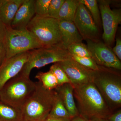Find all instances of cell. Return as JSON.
Segmentation results:
<instances>
[{
    "instance_id": "cell-21",
    "label": "cell",
    "mask_w": 121,
    "mask_h": 121,
    "mask_svg": "<svg viewBox=\"0 0 121 121\" xmlns=\"http://www.w3.org/2000/svg\"><path fill=\"white\" fill-rule=\"evenodd\" d=\"M80 3L84 5L91 15L95 23L100 29L102 25L101 13L97 0H79Z\"/></svg>"
},
{
    "instance_id": "cell-32",
    "label": "cell",
    "mask_w": 121,
    "mask_h": 121,
    "mask_svg": "<svg viewBox=\"0 0 121 121\" xmlns=\"http://www.w3.org/2000/svg\"><path fill=\"white\" fill-rule=\"evenodd\" d=\"M71 119L66 118H56L48 117L44 121H70Z\"/></svg>"
},
{
    "instance_id": "cell-29",
    "label": "cell",
    "mask_w": 121,
    "mask_h": 121,
    "mask_svg": "<svg viewBox=\"0 0 121 121\" xmlns=\"http://www.w3.org/2000/svg\"><path fill=\"white\" fill-rule=\"evenodd\" d=\"M6 51L4 43H0V66L6 58Z\"/></svg>"
},
{
    "instance_id": "cell-2",
    "label": "cell",
    "mask_w": 121,
    "mask_h": 121,
    "mask_svg": "<svg viewBox=\"0 0 121 121\" xmlns=\"http://www.w3.org/2000/svg\"><path fill=\"white\" fill-rule=\"evenodd\" d=\"M92 82L113 112L121 107L120 70L99 66L98 70L93 71Z\"/></svg>"
},
{
    "instance_id": "cell-14",
    "label": "cell",
    "mask_w": 121,
    "mask_h": 121,
    "mask_svg": "<svg viewBox=\"0 0 121 121\" xmlns=\"http://www.w3.org/2000/svg\"><path fill=\"white\" fill-rule=\"evenodd\" d=\"M54 90L61 99L71 118L79 115L74 100V88L72 84L65 83L59 86Z\"/></svg>"
},
{
    "instance_id": "cell-6",
    "label": "cell",
    "mask_w": 121,
    "mask_h": 121,
    "mask_svg": "<svg viewBox=\"0 0 121 121\" xmlns=\"http://www.w3.org/2000/svg\"><path fill=\"white\" fill-rule=\"evenodd\" d=\"M71 55L62 44L29 51V58L19 73L30 77L32 70L70 58Z\"/></svg>"
},
{
    "instance_id": "cell-4",
    "label": "cell",
    "mask_w": 121,
    "mask_h": 121,
    "mask_svg": "<svg viewBox=\"0 0 121 121\" xmlns=\"http://www.w3.org/2000/svg\"><path fill=\"white\" fill-rule=\"evenodd\" d=\"M35 82L19 73L8 80L0 90V100L21 109L35 88Z\"/></svg>"
},
{
    "instance_id": "cell-34",
    "label": "cell",
    "mask_w": 121,
    "mask_h": 121,
    "mask_svg": "<svg viewBox=\"0 0 121 121\" xmlns=\"http://www.w3.org/2000/svg\"></svg>"
},
{
    "instance_id": "cell-5",
    "label": "cell",
    "mask_w": 121,
    "mask_h": 121,
    "mask_svg": "<svg viewBox=\"0 0 121 121\" xmlns=\"http://www.w3.org/2000/svg\"><path fill=\"white\" fill-rule=\"evenodd\" d=\"M26 29L43 48L62 44L59 20L56 19L35 15Z\"/></svg>"
},
{
    "instance_id": "cell-18",
    "label": "cell",
    "mask_w": 121,
    "mask_h": 121,
    "mask_svg": "<svg viewBox=\"0 0 121 121\" xmlns=\"http://www.w3.org/2000/svg\"><path fill=\"white\" fill-rule=\"evenodd\" d=\"M0 121H23L22 110L0 100Z\"/></svg>"
},
{
    "instance_id": "cell-30",
    "label": "cell",
    "mask_w": 121,
    "mask_h": 121,
    "mask_svg": "<svg viewBox=\"0 0 121 121\" xmlns=\"http://www.w3.org/2000/svg\"><path fill=\"white\" fill-rule=\"evenodd\" d=\"M6 29V26L0 22V43H3L4 41Z\"/></svg>"
},
{
    "instance_id": "cell-10",
    "label": "cell",
    "mask_w": 121,
    "mask_h": 121,
    "mask_svg": "<svg viewBox=\"0 0 121 121\" xmlns=\"http://www.w3.org/2000/svg\"><path fill=\"white\" fill-rule=\"evenodd\" d=\"M73 22L83 40H100L99 29L86 7L81 3L78 6Z\"/></svg>"
},
{
    "instance_id": "cell-12",
    "label": "cell",
    "mask_w": 121,
    "mask_h": 121,
    "mask_svg": "<svg viewBox=\"0 0 121 121\" xmlns=\"http://www.w3.org/2000/svg\"><path fill=\"white\" fill-rule=\"evenodd\" d=\"M29 51L5 60L0 66V90L8 80L18 74L29 58Z\"/></svg>"
},
{
    "instance_id": "cell-20",
    "label": "cell",
    "mask_w": 121,
    "mask_h": 121,
    "mask_svg": "<svg viewBox=\"0 0 121 121\" xmlns=\"http://www.w3.org/2000/svg\"><path fill=\"white\" fill-rule=\"evenodd\" d=\"M35 78L39 79L43 86L48 90H54L59 86L56 77L50 70L47 72H39Z\"/></svg>"
},
{
    "instance_id": "cell-27",
    "label": "cell",
    "mask_w": 121,
    "mask_h": 121,
    "mask_svg": "<svg viewBox=\"0 0 121 121\" xmlns=\"http://www.w3.org/2000/svg\"><path fill=\"white\" fill-rule=\"evenodd\" d=\"M112 50L117 58L121 61V39L120 38L118 37L116 39L115 46L113 48Z\"/></svg>"
},
{
    "instance_id": "cell-24",
    "label": "cell",
    "mask_w": 121,
    "mask_h": 121,
    "mask_svg": "<svg viewBox=\"0 0 121 121\" xmlns=\"http://www.w3.org/2000/svg\"><path fill=\"white\" fill-rule=\"evenodd\" d=\"M51 0H35V15L42 17H48V8Z\"/></svg>"
},
{
    "instance_id": "cell-7",
    "label": "cell",
    "mask_w": 121,
    "mask_h": 121,
    "mask_svg": "<svg viewBox=\"0 0 121 121\" xmlns=\"http://www.w3.org/2000/svg\"><path fill=\"white\" fill-rule=\"evenodd\" d=\"M4 43L8 59L16 55L43 48L33 35L27 29H16L6 27Z\"/></svg>"
},
{
    "instance_id": "cell-11",
    "label": "cell",
    "mask_w": 121,
    "mask_h": 121,
    "mask_svg": "<svg viewBox=\"0 0 121 121\" xmlns=\"http://www.w3.org/2000/svg\"><path fill=\"white\" fill-rule=\"evenodd\" d=\"M56 63L65 72L72 85L92 82L93 70L83 66L71 58Z\"/></svg>"
},
{
    "instance_id": "cell-33",
    "label": "cell",
    "mask_w": 121,
    "mask_h": 121,
    "mask_svg": "<svg viewBox=\"0 0 121 121\" xmlns=\"http://www.w3.org/2000/svg\"><path fill=\"white\" fill-rule=\"evenodd\" d=\"M89 121H109L107 118H96L91 119Z\"/></svg>"
},
{
    "instance_id": "cell-25",
    "label": "cell",
    "mask_w": 121,
    "mask_h": 121,
    "mask_svg": "<svg viewBox=\"0 0 121 121\" xmlns=\"http://www.w3.org/2000/svg\"><path fill=\"white\" fill-rule=\"evenodd\" d=\"M72 58L83 66L93 70H97L99 66L95 62L91 57H80L71 55Z\"/></svg>"
},
{
    "instance_id": "cell-22",
    "label": "cell",
    "mask_w": 121,
    "mask_h": 121,
    "mask_svg": "<svg viewBox=\"0 0 121 121\" xmlns=\"http://www.w3.org/2000/svg\"><path fill=\"white\" fill-rule=\"evenodd\" d=\"M67 50L71 55L80 57H91L87 46L82 42L72 44L68 47Z\"/></svg>"
},
{
    "instance_id": "cell-19",
    "label": "cell",
    "mask_w": 121,
    "mask_h": 121,
    "mask_svg": "<svg viewBox=\"0 0 121 121\" xmlns=\"http://www.w3.org/2000/svg\"><path fill=\"white\" fill-rule=\"evenodd\" d=\"M48 117L72 119L61 99L56 92L52 108Z\"/></svg>"
},
{
    "instance_id": "cell-9",
    "label": "cell",
    "mask_w": 121,
    "mask_h": 121,
    "mask_svg": "<svg viewBox=\"0 0 121 121\" xmlns=\"http://www.w3.org/2000/svg\"><path fill=\"white\" fill-rule=\"evenodd\" d=\"M91 58L98 66L121 70V61L111 49L99 40H86Z\"/></svg>"
},
{
    "instance_id": "cell-17",
    "label": "cell",
    "mask_w": 121,
    "mask_h": 121,
    "mask_svg": "<svg viewBox=\"0 0 121 121\" xmlns=\"http://www.w3.org/2000/svg\"><path fill=\"white\" fill-rule=\"evenodd\" d=\"M79 4V0H64L56 19L73 22Z\"/></svg>"
},
{
    "instance_id": "cell-26",
    "label": "cell",
    "mask_w": 121,
    "mask_h": 121,
    "mask_svg": "<svg viewBox=\"0 0 121 121\" xmlns=\"http://www.w3.org/2000/svg\"><path fill=\"white\" fill-rule=\"evenodd\" d=\"M64 1V0H51L48 8V16L57 19L59 12Z\"/></svg>"
},
{
    "instance_id": "cell-16",
    "label": "cell",
    "mask_w": 121,
    "mask_h": 121,
    "mask_svg": "<svg viewBox=\"0 0 121 121\" xmlns=\"http://www.w3.org/2000/svg\"><path fill=\"white\" fill-rule=\"evenodd\" d=\"M24 0H0V22L10 27L18 9Z\"/></svg>"
},
{
    "instance_id": "cell-23",
    "label": "cell",
    "mask_w": 121,
    "mask_h": 121,
    "mask_svg": "<svg viewBox=\"0 0 121 121\" xmlns=\"http://www.w3.org/2000/svg\"><path fill=\"white\" fill-rule=\"evenodd\" d=\"M50 70L56 77L59 86H61L65 83H71L70 81L65 72L56 63L54 64L50 67Z\"/></svg>"
},
{
    "instance_id": "cell-31",
    "label": "cell",
    "mask_w": 121,
    "mask_h": 121,
    "mask_svg": "<svg viewBox=\"0 0 121 121\" xmlns=\"http://www.w3.org/2000/svg\"><path fill=\"white\" fill-rule=\"evenodd\" d=\"M70 121H89L85 117L79 114V115L72 118Z\"/></svg>"
},
{
    "instance_id": "cell-13",
    "label": "cell",
    "mask_w": 121,
    "mask_h": 121,
    "mask_svg": "<svg viewBox=\"0 0 121 121\" xmlns=\"http://www.w3.org/2000/svg\"><path fill=\"white\" fill-rule=\"evenodd\" d=\"M35 0H24L16 13L11 27L16 29H26L35 15Z\"/></svg>"
},
{
    "instance_id": "cell-8",
    "label": "cell",
    "mask_w": 121,
    "mask_h": 121,
    "mask_svg": "<svg viewBox=\"0 0 121 121\" xmlns=\"http://www.w3.org/2000/svg\"><path fill=\"white\" fill-rule=\"evenodd\" d=\"M97 1L103 29L102 36L103 42L111 48L115 40L118 27L121 23V9H111L110 0H99Z\"/></svg>"
},
{
    "instance_id": "cell-1",
    "label": "cell",
    "mask_w": 121,
    "mask_h": 121,
    "mask_svg": "<svg viewBox=\"0 0 121 121\" xmlns=\"http://www.w3.org/2000/svg\"><path fill=\"white\" fill-rule=\"evenodd\" d=\"M73 86L74 96L80 115L89 120L96 118L107 119L113 113L92 82Z\"/></svg>"
},
{
    "instance_id": "cell-28",
    "label": "cell",
    "mask_w": 121,
    "mask_h": 121,
    "mask_svg": "<svg viewBox=\"0 0 121 121\" xmlns=\"http://www.w3.org/2000/svg\"><path fill=\"white\" fill-rule=\"evenodd\" d=\"M109 121H121V110L117 111L107 118Z\"/></svg>"
},
{
    "instance_id": "cell-3",
    "label": "cell",
    "mask_w": 121,
    "mask_h": 121,
    "mask_svg": "<svg viewBox=\"0 0 121 121\" xmlns=\"http://www.w3.org/2000/svg\"><path fill=\"white\" fill-rule=\"evenodd\" d=\"M21 109L23 121H44L52 108L56 92L44 88L40 82Z\"/></svg>"
},
{
    "instance_id": "cell-15",
    "label": "cell",
    "mask_w": 121,
    "mask_h": 121,
    "mask_svg": "<svg viewBox=\"0 0 121 121\" xmlns=\"http://www.w3.org/2000/svg\"><path fill=\"white\" fill-rule=\"evenodd\" d=\"M59 26L62 44L66 48L72 44L82 42L83 39L73 22L59 20Z\"/></svg>"
}]
</instances>
